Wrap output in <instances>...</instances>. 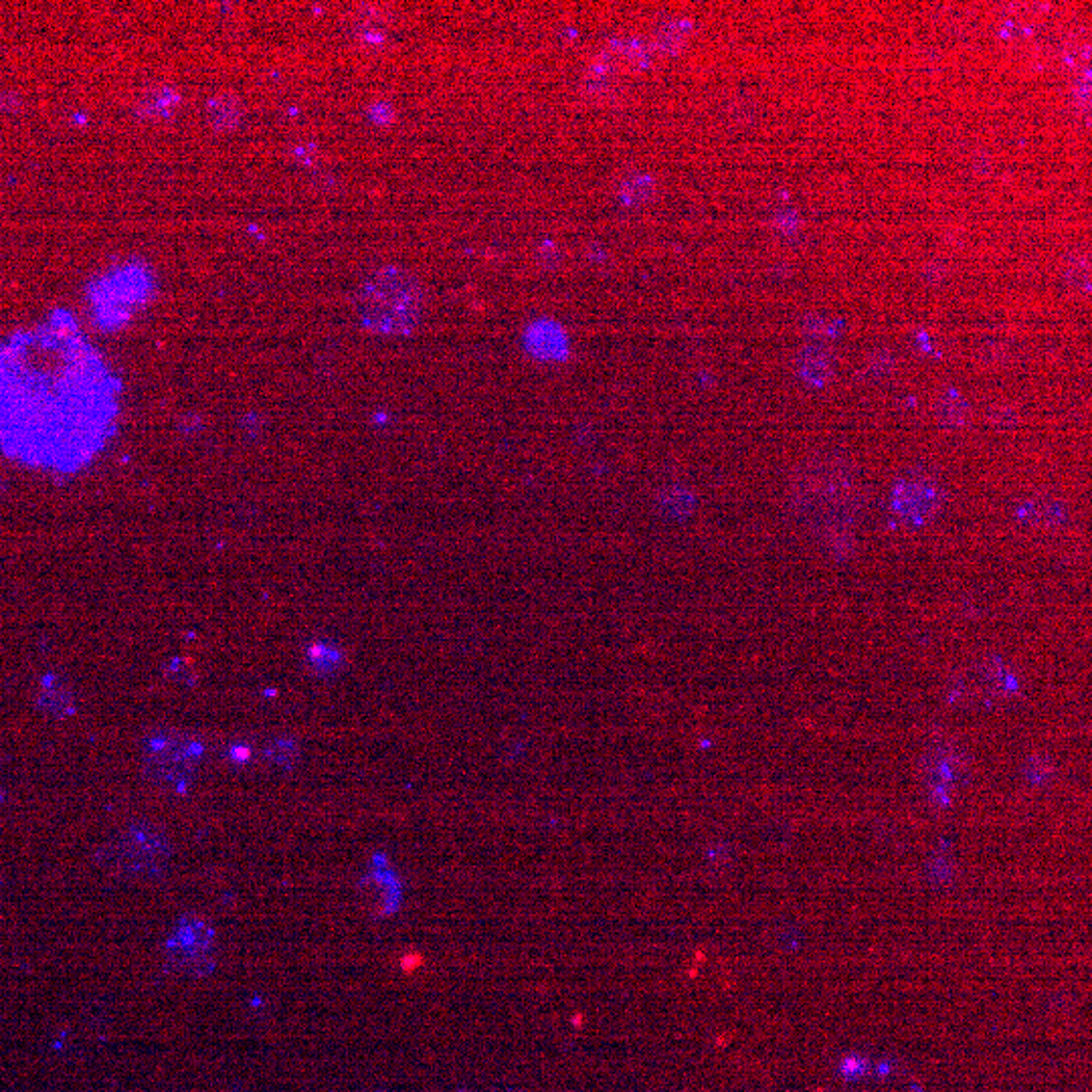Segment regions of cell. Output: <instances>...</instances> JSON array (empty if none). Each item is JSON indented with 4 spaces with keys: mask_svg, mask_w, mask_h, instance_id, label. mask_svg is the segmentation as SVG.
Segmentation results:
<instances>
[{
    "mask_svg": "<svg viewBox=\"0 0 1092 1092\" xmlns=\"http://www.w3.org/2000/svg\"><path fill=\"white\" fill-rule=\"evenodd\" d=\"M172 848L168 837L151 824H136L110 840L100 852L104 867L128 878H154L160 874Z\"/></svg>",
    "mask_w": 1092,
    "mask_h": 1092,
    "instance_id": "277c9868",
    "label": "cell"
},
{
    "mask_svg": "<svg viewBox=\"0 0 1092 1092\" xmlns=\"http://www.w3.org/2000/svg\"><path fill=\"white\" fill-rule=\"evenodd\" d=\"M969 403L955 391L944 393L935 403L937 421L944 427H961L969 421Z\"/></svg>",
    "mask_w": 1092,
    "mask_h": 1092,
    "instance_id": "9c48e42d",
    "label": "cell"
},
{
    "mask_svg": "<svg viewBox=\"0 0 1092 1092\" xmlns=\"http://www.w3.org/2000/svg\"><path fill=\"white\" fill-rule=\"evenodd\" d=\"M147 771L152 781L172 792L189 790L203 756L198 741L179 733H154L147 741Z\"/></svg>",
    "mask_w": 1092,
    "mask_h": 1092,
    "instance_id": "5b68a950",
    "label": "cell"
},
{
    "mask_svg": "<svg viewBox=\"0 0 1092 1092\" xmlns=\"http://www.w3.org/2000/svg\"><path fill=\"white\" fill-rule=\"evenodd\" d=\"M858 496L856 478L842 459H811L797 476V510H801L814 525L826 523V527L835 530L840 536L858 510Z\"/></svg>",
    "mask_w": 1092,
    "mask_h": 1092,
    "instance_id": "3957f363",
    "label": "cell"
},
{
    "mask_svg": "<svg viewBox=\"0 0 1092 1092\" xmlns=\"http://www.w3.org/2000/svg\"><path fill=\"white\" fill-rule=\"evenodd\" d=\"M1017 516L1032 525H1058L1064 521V508L1050 500H1032L1017 508Z\"/></svg>",
    "mask_w": 1092,
    "mask_h": 1092,
    "instance_id": "30bf717a",
    "label": "cell"
},
{
    "mask_svg": "<svg viewBox=\"0 0 1092 1092\" xmlns=\"http://www.w3.org/2000/svg\"><path fill=\"white\" fill-rule=\"evenodd\" d=\"M1008 417H1012V419H1017L1016 411H1010V409H1006V407H1002V409L993 411V419L997 421V425H1000V427H1010V421H1008Z\"/></svg>",
    "mask_w": 1092,
    "mask_h": 1092,
    "instance_id": "8fae6325",
    "label": "cell"
},
{
    "mask_svg": "<svg viewBox=\"0 0 1092 1092\" xmlns=\"http://www.w3.org/2000/svg\"><path fill=\"white\" fill-rule=\"evenodd\" d=\"M361 324L375 335H409L425 312V292L414 273L399 265L371 271L354 294Z\"/></svg>",
    "mask_w": 1092,
    "mask_h": 1092,
    "instance_id": "7a4b0ae2",
    "label": "cell"
},
{
    "mask_svg": "<svg viewBox=\"0 0 1092 1092\" xmlns=\"http://www.w3.org/2000/svg\"><path fill=\"white\" fill-rule=\"evenodd\" d=\"M211 929L203 921L190 918L189 923H185L177 931L172 941L168 942V957L175 967H192L194 961H201L211 951Z\"/></svg>",
    "mask_w": 1092,
    "mask_h": 1092,
    "instance_id": "52a82bcc",
    "label": "cell"
},
{
    "mask_svg": "<svg viewBox=\"0 0 1092 1092\" xmlns=\"http://www.w3.org/2000/svg\"><path fill=\"white\" fill-rule=\"evenodd\" d=\"M797 369L807 382L826 384L833 373V363L826 348L805 346L797 356Z\"/></svg>",
    "mask_w": 1092,
    "mask_h": 1092,
    "instance_id": "ba28073f",
    "label": "cell"
},
{
    "mask_svg": "<svg viewBox=\"0 0 1092 1092\" xmlns=\"http://www.w3.org/2000/svg\"><path fill=\"white\" fill-rule=\"evenodd\" d=\"M119 378L55 316L0 342V450L29 468L72 476L106 450L117 427Z\"/></svg>",
    "mask_w": 1092,
    "mask_h": 1092,
    "instance_id": "6da1fadb",
    "label": "cell"
},
{
    "mask_svg": "<svg viewBox=\"0 0 1092 1092\" xmlns=\"http://www.w3.org/2000/svg\"><path fill=\"white\" fill-rule=\"evenodd\" d=\"M893 510L906 523L923 525L935 518L944 504L941 484L929 476H908L893 491Z\"/></svg>",
    "mask_w": 1092,
    "mask_h": 1092,
    "instance_id": "8992f818",
    "label": "cell"
}]
</instances>
